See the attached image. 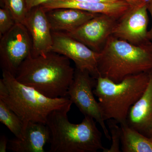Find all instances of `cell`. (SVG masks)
Here are the masks:
<instances>
[{"label": "cell", "mask_w": 152, "mask_h": 152, "mask_svg": "<svg viewBox=\"0 0 152 152\" xmlns=\"http://www.w3.org/2000/svg\"><path fill=\"white\" fill-rule=\"evenodd\" d=\"M75 73L69 59L50 52L37 57L31 54L19 67L15 77L22 84L55 99L68 97Z\"/></svg>", "instance_id": "obj_1"}, {"label": "cell", "mask_w": 152, "mask_h": 152, "mask_svg": "<svg viewBox=\"0 0 152 152\" xmlns=\"http://www.w3.org/2000/svg\"><path fill=\"white\" fill-rule=\"evenodd\" d=\"M2 71L0 99L18 116L25 128L29 122L46 124L49 115L55 111L70 110L73 103L68 97H48L34 89L22 84L7 71Z\"/></svg>", "instance_id": "obj_2"}, {"label": "cell", "mask_w": 152, "mask_h": 152, "mask_svg": "<svg viewBox=\"0 0 152 152\" xmlns=\"http://www.w3.org/2000/svg\"><path fill=\"white\" fill-rule=\"evenodd\" d=\"M152 70V42L136 45L111 35L100 52L99 77L115 83Z\"/></svg>", "instance_id": "obj_3"}, {"label": "cell", "mask_w": 152, "mask_h": 152, "mask_svg": "<svg viewBox=\"0 0 152 152\" xmlns=\"http://www.w3.org/2000/svg\"><path fill=\"white\" fill-rule=\"evenodd\" d=\"M69 111L56 110L49 115L46 125L50 130L49 152H96L105 150L102 134L92 118L85 116L78 124L71 123Z\"/></svg>", "instance_id": "obj_4"}, {"label": "cell", "mask_w": 152, "mask_h": 152, "mask_svg": "<svg viewBox=\"0 0 152 152\" xmlns=\"http://www.w3.org/2000/svg\"><path fill=\"white\" fill-rule=\"evenodd\" d=\"M149 80V72L129 76L119 83L99 77L93 92L104 121L126 123L131 108L143 94Z\"/></svg>", "instance_id": "obj_5"}, {"label": "cell", "mask_w": 152, "mask_h": 152, "mask_svg": "<svg viewBox=\"0 0 152 152\" xmlns=\"http://www.w3.org/2000/svg\"><path fill=\"white\" fill-rule=\"evenodd\" d=\"M97 79L88 71L75 68L72 82L68 91V96L85 116L92 118L101 126L107 139L110 134L105 124L100 107L94 96Z\"/></svg>", "instance_id": "obj_6"}, {"label": "cell", "mask_w": 152, "mask_h": 152, "mask_svg": "<svg viewBox=\"0 0 152 152\" xmlns=\"http://www.w3.org/2000/svg\"><path fill=\"white\" fill-rule=\"evenodd\" d=\"M32 42L24 25L17 23L1 37L0 63L2 71L15 76L22 63L31 53Z\"/></svg>", "instance_id": "obj_7"}, {"label": "cell", "mask_w": 152, "mask_h": 152, "mask_svg": "<svg viewBox=\"0 0 152 152\" xmlns=\"http://www.w3.org/2000/svg\"><path fill=\"white\" fill-rule=\"evenodd\" d=\"M52 35L51 52L66 57L73 61L77 69L88 71L95 78L99 77L100 53L94 51L65 32L52 31Z\"/></svg>", "instance_id": "obj_8"}, {"label": "cell", "mask_w": 152, "mask_h": 152, "mask_svg": "<svg viewBox=\"0 0 152 152\" xmlns=\"http://www.w3.org/2000/svg\"><path fill=\"white\" fill-rule=\"evenodd\" d=\"M148 10V3L132 7L118 20L112 35L136 45L150 42L147 31Z\"/></svg>", "instance_id": "obj_9"}, {"label": "cell", "mask_w": 152, "mask_h": 152, "mask_svg": "<svg viewBox=\"0 0 152 152\" xmlns=\"http://www.w3.org/2000/svg\"><path fill=\"white\" fill-rule=\"evenodd\" d=\"M118 19L99 14L71 32L66 33L95 52L103 48Z\"/></svg>", "instance_id": "obj_10"}, {"label": "cell", "mask_w": 152, "mask_h": 152, "mask_svg": "<svg viewBox=\"0 0 152 152\" xmlns=\"http://www.w3.org/2000/svg\"><path fill=\"white\" fill-rule=\"evenodd\" d=\"M24 26L31 38L32 56L45 55L51 52L53 44L52 31L45 11L41 6L35 7L29 11Z\"/></svg>", "instance_id": "obj_11"}, {"label": "cell", "mask_w": 152, "mask_h": 152, "mask_svg": "<svg viewBox=\"0 0 152 152\" xmlns=\"http://www.w3.org/2000/svg\"><path fill=\"white\" fill-rule=\"evenodd\" d=\"M40 6L45 12L58 8L75 9L94 13L105 14L117 19H119L133 7L122 0L111 3H91L55 0Z\"/></svg>", "instance_id": "obj_12"}, {"label": "cell", "mask_w": 152, "mask_h": 152, "mask_svg": "<svg viewBox=\"0 0 152 152\" xmlns=\"http://www.w3.org/2000/svg\"><path fill=\"white\" fill-rule=\"evenodd\" d=\"M48 126L42 123L29 122L21 138L9 141L8 149L14 152H45L44 147L50 140Z\"/></svg>", "instance_id": "obj_13"}, {"label": "cell", "mask_w": 152, "mask_h": 152, "mask_svg": "<svg viewBox=\"0 0 152 152\" xmlns=\"http://www.w3.org/2000/svg\"><path fill=\"white\" fill-rule=\"evenodd\" d=\"M149 75L146 88L131 108L126 122L130 127L147 137L152 124V70Z\"/></svg>", "instance_id": "obj_14"}, {"label": "cell", "mask_w": 152, "mask_h": 152, "mask_svg": "<svg viewBox=\"0 0 152 152\" xmlns=\"http://www.w3.org/2000/svg\"><path fill=\"white\" fill-rule=\"evenodd\" d=\"M52 31L71 32L98 14L72 8L53 9L46 12Z\"/></svg>", "instance_id": "obj_15"}, {"label": "cell", "mask_w": 152, "mask_h": 152, "mask_svg": "<svg viewBox=\"0 0 152 152\" xmlns=\"http://www.w3.org/2000/svg\"><path fill=\"white\" fill-rule=\"evenodd\" d=\"M121 149L123 152H152V138L130 127L126 123L120 124Z\"/></svg>", "instance_id": "obj_16"}, {"label": "cell", "mask_w": 152, "mask_h": 152, "mask_svg": "<svg viewBox=\"0 0 152 152\" xmlns=\"http://www.w3.org/2000/svg\"><path fill=\"white\" fill-rule=\"evenodd\" d=\"M0 121L15 136L21 138L25 127L22 120L2 100L0 99Z\"/></svg>", "instance_id": "obj_17"}, {"label": "cell", "mask_w": 152, "mask_h": 152, "mask_svg": "<svg viewBox=\"0 0 152 152\" xmlns=\"http://www.w3.org/2000/svg\"><path fill=\"white\" fill-rule=\"evenodd\" d=\"M3 5L10 12L16 23L24 25L28 12L26 0H2Z\"/></svg>", "instance_id": "obj_18"}, {"label": "cell", "mask_w": 152, "mask_h": 152, "mask_svg": "<svg viewBox=\"0 0 152 152\" xmlns=\"http://www.w3.org/2000/svg\"><path fill=\"white\" fill-rule=\"evenodd\" d=\"M108 127L110 132L112 145L109 149L106 148L103 152H120L121 145V126H119L116 121L113 119L107 120Z\"/></svg>", "instance_id": "obj_19"}, {"label": "cell", "mask_w": 152, "mask_h": 152, "mask_svg": "<svg viewBox=\"0 0 152 152\" xmlns=\"http://www.w3.org/2000/svg\"><path fill=\"white\" fill-rule=\"evenodd\" d=\"M16 23L10 12L6 7L0 9V37Z\"/></svg>", "instance_id": "obj_20"}, {"label": "cell", "mask_w": 152, "mask_h": 152, "mask_svg": "<svg viewBox=\"0 0 152 152\" xmlns=\"http://www.w3.org/2000/svg\"><path fill=\"white\" fill-rule=\"evenodd\" d=\"M55 0H26L28 11L35 7H38Z\"/></svg>", "instance_id": "obj_21"}, {"label": "cell", "mask_w": 152, "mask_h": 152, "mask_svg": "<svg viewBox=\"0 0 152 152\" xmlns=\"http://www.w3.org/2000/svg\"><path fill=\"white\" fill-rule=\"evenodd\" d=\"M8 140L4 135H2L0 137V152H6L8 148Z\"/></svg>", "instance_id": "obj_22"}, {"label": "cell", "mask_w": 152, "mask_h": 152, "mask_svg": "<svg viewBox=\"0 0 152 152\" xmlns=\"http://www.w3.org/2000/svg\"><path fill=\"white\" fill-rule=\"evenodd\" d=\"M64 1H75L86 2L91 3H111L119 0H64Z\"/></svg>", "instance_id": "obj_23"}, {"label": "cell", "mask_w": 152, "mask_h": 152, "mask_svg": "<svg viewBox=\"0 0 152 152\" xmlns=\"http://www.w3.org/2000/svg\"><path fill=\"white\" fill-rule=\"evenodd\" d=\"M122 1L126 2L133 7L142 5L147 3L145 0H122Z\"/></svg>", "instance_id": "obj_24"}, {"label": "cell", "mask_w": 152, "mask_h": 152, "mask_svg": "<svg viewBox=\"0 0 152 152\" xmlns=\"http://www.w3.org/2000/svg\"><path fill=\"white\" fill-rule=\"evenodd\" d=\"M148 10L151 15L152 19V3L148 4ZM148 37L151 41H152V26L151 29L148 32Z\"/></svg>", "instance_id": "obj_25"}, {"label": "cell", "mask_w": 152, "mask_h": 152, "mask_svg": "<svg viewBox=\"0 0 152 152\" xmlns=\"http://www.w3.org/2000/svg\"><path fill=\"white\" fill-rule=\"evenodd\" d=\"M148 137L152 138V124L149 132Z\"/></svg>", "instance_id": "obj_26"}, {"label": "cell", "mask_w": 152, "mask_h": 152, "mask_svg": "<svg viewBox=\"0 0 152 152\" xmlns=\"http://www.w3.org/2000/svg\"><path fill=\"white\" fill-rule=\"evenodd\" d=\"M148 4L149 3H152V0H145Z\"/></svg>", "instance_id": "obj_27"}]
</instances>
